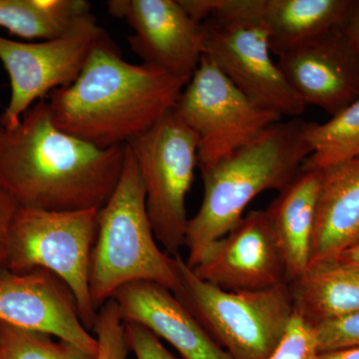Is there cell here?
<instances>
[{
    "label": "cell",
    "mask_w": 359,
    "mask_h": 359,
    "mask_svg": "<svg viewBox=\"0 0 359 359\" xmlns=\"http://www.w3.org/2000/svg\"><path fill=\"white\" fill-rule=\"evenodd\" d=\"M99 209L50 212L18 208L11 224L4 269L23 273L43 269L67 285L88 330L98 311L90 292V264L98 231Z\"/></svg>",
    "instance_id": "52a82bcc"
},
{
    "label": "cell",
    "mask_w": 359,
    "mask_h": 359,
    "mask_svg": "<svg viewBox=\"0 0 359 359\" xmlns=\"http://www.w3.org/2000/svg\"><path fill=\"white\" fill-rule=\"evenodd\" d=\"M320 353L314 327L294 313L282 339L268 359H318Z\"/></svg>",
    "instance_id": "cb8c5ba5"
},
{
    "label": "cell",
    "mask_w": 359,
    "mask_h": 359,
    "mask_svg": "<svg viewBox=\"0 0 359 359\" xmlns=\"http://www.w3.org/2000/svg\"><path fill=\"white\" fill-rule=\"evenodd\" d=\"M150 282L176 292L180 273L176 257L162 252L146 207L140 171L126 144L119 183L98 212V231L90 264V292L97 311L123 285Z\"/></svg>",
    "instance_id": "5b68a950"
},
{
    "label": "cell",
    "mask_w": 359,
    "mask_h": 359,
    "mask_svg": "<svg viewBox=\"0 0 359 359\" xmlns=\"http://www.w3.org/2000/svg\"><path fill=\"white\" fill-rule=\"evenodd\" d=\"M306 136L311 153L301 170L327 169L359 157V98L330 121L308 123Z\"/></svg>",
    "instance_id": "44dd1931"
},
{
    "label": "cell",
    "mask_w": 359,
    "mask_h": 359,
    "mask_svg": "<svg viewBox=\"0 0 359 359\" xmlns=\"http://www.w3.org/2000/svg\"><path fill=\"white\" fill-rule=\"evenodd\" d=\"M226 292H255L285 282V266L266 211H250L210 245L192 269Z\"/></svg>",
    "instance_id": "7c38bea8"
},
{
    "label": "cell",
    "mask_w": 359,
    "mask_h": 359,
    "mask_svg": "<svg viewBox=\"0 0 359 359\" xmlns=\"http://www.w3.org/2000/svg\"><path fill=\"white\" fill-rule=\"evenodd\" d=\"M175 257L181 282L175 297L208 334L231 359H268L294 314L289 283L226 292L196 276L181 255Z\"/></svg>",
    "instance_id": "8992f818"
},
{
    "label": "cell",
    "mask_w": 359,
    "mask_h": 359,
    "mask_svg": "<svg viewBox=\"0 0 359 359\" xmlns=\"http://www.w3.org/2000/svg\"><path fill=\"white\" fill-rule=\"evenodd\" d=\"M88 13L86 0H0V26L23 39L49 40Z\"/></svg>",
    "instance_id": "ffe728a7"
},
{
    "label": "cell",
    "mask_w": 359,
    "mask_h": 359,
    "mask_svg": "<svg viewBox=\"0 0 359 359\" xmlns=\"http://www.w3.org/2000/svg\"><path fill=\"white\" fill-rule=\"evenodd\" d=\"M107 6L133 30L129 45L143 65L192 78L203 56L202 26L179 0H111Z\"/></svg>",
    "instance_id": "8fae6325"
},
{
    "label": "cell",
    "mask_w": 359,
    "mask_h": 359,
    "mask_svg": "<svg viewBox=\"0 0 359 359\" xmlns=\"http://www.w3.org/2000/svg\"><path fill=\"white\" fill-rule=\"evenodd\" d=\"M126 145L101 149L61 131L46 99L0 126V188L26 209H100L121 178Z\"/></svg>",
    "instance_id": "6da1fadb"
},
{
    "label": "cell",
    "mask_w": 359,
    "mask_h": 359,
    "mask_svg": "<svg viewBox=\"0 0 359 359\" xmlns=\"http://www.w3.org/2000/svg\"><path fill=\"white\" fill-rule=\"evenodd\" d=\"M359 245V235L358 236V238H356L355 242H354L353 245Z\"/></svg>",
    "instance_id": "4dcf8cb0"
},
{
    "label": "cell",
    "mask_w": 359,
    "mask_h": 359,
    "mask_svg": "<svg viewBox=\"0 0 359 359\" xmlns=\"http://www.w3.org/2000/svg\"><path fill=\"white\" fill-rule=\"evenodd\" d=\"M339 259L359 268V245H353V247L347 249L346 252L340 255Z\"/></svg>",
    "instance_id": "f546056e"
},
{
    "label": "cell",
    "mask_w": 359,
    "mask_h": 359,
    "mask_svg": "<svg viewBox=\"0 0 359 359\" xmlns=\"http://www.w3.org/2000/svg\"><path fill=\"white\" fill-rule=\"evenodd\" d=\"M123 323L147 328L184 359H231L171 290L150 282L123 285L113 294Z\"/></svg>",
    "instance_id": "9a60e30c"
},
{
    "label": "cell",
    "mask_w": 359,
    "mask_h": 359,
    "mask_svg": "<svg viewBox=\"0 0 359 359\" xmlns=\"http://www.w3.org/2000/svg\"><path fill=\"white\" fill-rule=\"evenodd\" d=\"M318 359H359V346L321 353Z\"/></svg>",
    "instance_id": "f1b7e54d"
},
{
    "label": "cell",
    "mask_w": 359,
    "mask_h": 359,
    "mask_svg": "<svg viewBox=\"0 0 359 359\" xmlns=\"http://www.w3.org/2000/svg\"><path fill=\"white\" fill-rule=\"evenodd\" d=\"M344 29L355 52L359 63V0H353V6L344 22Z\"/></svg>",
    "instance_id": "83f0119b"
},
{
    "label": "cell",
    "mask_w": 359,
    "mask_h": 359,
    "mask_svg": "<svg viewBox=\"0 0 359 359\" xmlns=\"http://www.w3.org/2000/svg\"><path fill=\"white\" fill-rule=\"evenodd\" d=\"M0 323L50 334L94 356L98 353V341L80 320L72 292L46 269H0Z\"/></svg>",
    "instance_id": "4fadbf2b"
},
{
    "label": "cell",
    "mask_w": 359,
    "mask_h": 359,
    "mask_svg": "<svg viewBox=\"0 0 359 359\" xmlns=\"http://www.w3.org/2000/svg\"><path fill=\"white\" fill-rule=\"evenodd\" d=\"M98 341L96 359H129L131 353L125 335V325L113 299L105 302L97 313L93 328Z\"/></svg>",
    "instance_id": "603a6c76"
},
{
    "label": "cell",
    "mask_w": 359,
    "mask_h": 359,
    "mask_svg": "<svg viewBox=\"0 0 359 359\" xmlns=\"http://www.w3.org/2000/svg\"><path fill=\"white\" fill-rule=\"evenodd\" d=\"M201 23L203 55L252 103L276 114L299 118L306 105L271 59L264 0H179Z\"/></svg>",
    "instance_id": "277c9868"
},
{
    "label": "cell",
    "mask_w": 359,
    "mask_h": 359,
    "mask_svg": "<svg viewBox=\"0 0 359 359\" xmlns=\"http://www.w3.org/2000/svg\"><path fill=\"white\" fill-rule=\"evenodd\" d=\"M191 78L122 58L112 39L97 46L74 83L47 97L61 131L101 149L126 145L176 107Z\"/></svg>",
    "instance_id": "7a4b0ae2"
},
{
    "label": "cell",
    "mask_w": 359,
    "mask_h": 359,
    "mask_svg": "<svg viewBox=\"0 0 359 359\" xmlns=\"http://www.w3.org/2000/svg\"><path fill=\"white\" fill-rule=\"evenodd\" d=\"M146 193L156 240L172 257L185 247L186 198L198 167V137L174 109L152 128L130 141Z\"/></svg>",
    "instance_id": "ba28073f"
},
{
    "label": "cell",
    "mask_w": 359,
    "mask_h": 359,
    "mask_svg": "<svg viewBox=\"0 0 359 359\" xmlns=\"http://www.w3.org/2000/svg\"><path fill=\"white\" fill-rule=\"evenodd\" d=\"M276 65L306 106L334 116L359 98V63L344 25L278 54Z\"/></svg>",
    "instance_id": "5bb4252c"
},
{
    "label": "cell",
    "mask_w": 359,
    "mask_h": 359,
    "mask_svg": "<svg viewBox=\"0 0 359 359\" xmlns=\"http://www.w3.org/2000/svg\"><path fill=\"white\" fill-rule=\"evenodd\" d=\"M301 118L280 121L203 174L204 198L189 219L186 263L195 268L210 245L233 228L255 198L269 190L282 192L311 153Z\"/></svg>",
    "instance_id": "3957f363"
},
{
    "label": "cell",
    "mask_w": 359,
    "mask_h": 359,
    "mask_svg": "<svg viewBox=\"0 0 359 359\" xmlns=\"http://www.w3.org/2000/svg\"><path fill=\"white\" fill-rule=\"evenodd\" d=\"M359 235V157L321 170L309 266L337 259Z\"/></svg>",
    "instance_id": "2e32d148"
},
{
    "label": "cell",
    "mask_w": 359,
    "mask_h": 359,
    "mask_svg": "<svg viewBox=\"0 0 359 359\" xmlns=\"http://www.w3.org/2000/svg\"><path fill=\"white\" fill-rule=\"evenodd\" d=\"M91 13L78 18L56 39L25 43L0 36V61L11 79V97L0 126L14 128L23 114L54 90L70 86L92 51L110 40Z\"/></svg>",
    "instance_id": "30bf717a"
},
{
    "label": "cell",
    "mask_w": 359,
    "mask_h": 359,
    "mask_svg": "<svg viewBox=\"0 0 359 359\" xmlns=\"http://www.w3.org/2000/svg\"><path fill=\"white\" fill-rule=\"evenodd\" d=\"M174 111L197 135L202 175L283 118L252 103L205 55Z\"/></svg>",
    "instance_id": "9c48e42d"
},
{
    "label": "cell",
    "mask_w": 359,
    "mask_h": 359,
    "mask_svg": "<svg viewBox=\"0 0 359 359\" xmlns=\"http://www.w3.org/2000/svg\"><path fill=\"white\" fill-rule=\"evenodd\" d=\"M320 181L321 171L301 170L266 210L282 254L287 283L297 280L309 266Z\"/></svg>",
    "instance_id": "e0dca14e"
},
{
    "label": "cell",
    "mask_w": 359,
    "mask_h": 359,
    "mask_svg": "<svg viewBox=\"0 0 359 359\" xmlns=\"http://www.w3.org/2000/svg\"><path fill=\"white\" fill-rule=\"evenodd\" d=\"M18 205L1 188H0V269H4L9 233Z\"/></svg>",
    "instance_id": "4316f807"
},
{
    "label": "cell",
    "mask_w": 359,
    "mask_h": 359,
    "mask_svg": "<svg viewBox=\"0 0 359 359\" xmlns=\"http://www.w3.org/2000/svg\"><path fill=\"white\" fill-rule=\"evenodd\" d=\"M320 353L359 346V313L314 325Z\"/></svg>",
    "instance_id": "d4e9b609"
},
{
    "label": "cell",
    "mask_w": 359,
    "mask_h": 359,
    "mask_svg": "<svg viewBox=\"0 0 359 359\" xmlns=\"http://www.w3.org/2000/svg\"><path fill=\"white\" fill-rule=\"evenodd\" d=\"M0 359H96L69 342L0 323Z\"/></svg>",
    "instance_id": "7402d4cb"
},
{
    "label": "cell",
    "mask_w": 359,
    "mask_h": 359,
    "mask_svg": "<svg viewBox=\"0 0 359 359\" xmlns=\"http://www.w3.org/2000/svg\"><path fill=\"white\" fill-rule=\"evenodd\" d=\"M130 351L136 359H178L147 328L136 323H124Z\"/></svg>",
    "instance_id": "484cf974"
},
{
    "label": "cell",
    "mask_w": 359,
    "mask_h": 359,
    "mask_svg": "<svg viewBox=\"0 0 359 359\" xmlns=\"http://www.w3.org/2000/svg\"><path fill=\"white\" fill-rule=\"evenodd\" d=\"M353 0H264L271 53L290 50L346 22Z\"/></svg>",
    "instance_id": "d6986e66"
},
{
    "label": "cell",
    "mask_w": 359,
    "mask_h": 359,
    "mask_svg": "<svg viewBox=\"0 0 359 359\" xmlns=\"http://www.w3.org/2000/svg\"><path fill=\"white\" fill-rule=\"evenodd\" d=\"M289 285L294 313L313 327L359 313V268L339 257L311 264Z\"/></svg>",
    "instance_id": "ac0fdd59"
}]
</instances>
